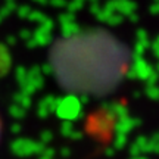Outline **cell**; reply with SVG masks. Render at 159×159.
Segmentation results:
<instances>
[{
    "instance_id": "6da1fadb",
    "label": "cell",
    "mask_w": 159,
    "mask_h": 159,
    "mask_svg": "<svg viewBox=\"0 0 159 159\" xmlns=\"http://www.w3.org/2000/svg\"><path fill=\"white\" fill-rule=\"evenodd\" d=\"M0 134H2V122H0Z\"/></svg>"
}]
</instances>
